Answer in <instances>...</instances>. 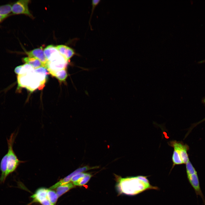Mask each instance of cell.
Segmentation results:
<instances>
[{
  "mask_svg": "<svg viewBox=\"0 0 205 205\" xmlns=\"http://www.w3.org/2000/svg\"><path fill=\"white\" fill-rule=\"evenodd\" d=\"M117 187L122 193L134 195L149 189L157 190L158 187L151 185L147 176H138L125 178L119 177Z\"/></svg>",
  "mask_w": 205,
  "mask_h": 205,
  "instance_id": "6da1fadb",
  "label": "cell"
},
{
  "mask_svg": "<svg viewBox=\"0 0 205 205\" xmlns=\"http://www.w3.org/2000/svg\"><path fill=\"white\" fill-rule=\"evenodd\" d=\"M168 143L174 148L172 156L173 167L176 165L186 164L189 161L187 153L189 147L187 145L176 140L171 141Z\"/></svg>",
  "mask_w": 205,
  "mask_h": 205,
  "instance_id": "7a4b0ae2",
  "label": "cell"
},
{
  "mask_svg": "<svg viewBox=\"0 0 205 205\" xmlns=\"http://www.w3.org/2000/svg\"><path fill=\"white\" fill-rule=\"evenodd\" d=\"M15 133H12L9 139L7 138L8 150L7 154V168L5 179L14 171L19 165L22 161L18 158L13 149V146L16 136Z\"/></svg>",
  "mask_w": 205,
  "mask_h": 205,
  "instance_id": "3957f363",
  "label": "cell"
},
{
  "mask_svg": "<svg viewBox=\"0 0 205 205\" xmlns=\"http://www.w3.org/2000/svg\"><path fill=\"white\" fill-rule=\"evenodd\" d=\"M68 62V61L61 55L54 60L48 61L46 68L51 74L57 71L66 69Z\"/></svg>",
  "mask_w": 205,
  "mask_h": 205,
  "instance_id": "277c9868",
  "label": "cell"
},
{
  "mask_svg": "<svg viewBox=\"0 0 205 205\" xmlns=\"http://www.w3.org/2000/svg\"><path fill=\"white\" fill-rule=\"evenodd\" d=\"M28 0H20L11 5V12L13 15L24 14L32 17L28 7Z\"/></svg>",
  "mask_w": 205,
  "mask_h": 205,
  "instance_id": "5b68a950",
  "label": "cell"
},
{
  "mask_svg": "<svg viewBox=\"0 0 205 205\" xmlns=\"http://www.w3.org/2000/svg\"><path fill=\"white\" fill-rule=\"evenodd\" d=\"M187 177L189 183L194 188L196 194L201 196L205 204V200L200 188L197 173L187 175Z\"/></svg>",
  "mask_w": 205,
  "mask_h": 205,
  "instance_id": "8992f818",
  "label": "cell"
},
{
  "mask_svg": "<svg viewBox=\"0 0 205 205\" xmlns=\"http://www.w3.org/2000/svg\"><path fill=\"white\" fill-rule=\"evenodd\" d=\"M28 57L34 58L39 60L46 67L48 60L46 58L42 48H37L26 52Z\"/></svg>",
  "mask_w": 205,
  "mask_h": 205,
  "instance_id": "52a82bcc",
  "label": "cell"
},
{
  "mask_svg": "<svg viewBox=\"0 0 205 205\" xmlns=\"http://www.w3.org/2000/svg\"><path fill=\"white\" fill-rule=\"evenodd\" d=\"M45 55L48 61L53 60L61 55L56 46L51 45L47 46L44 50Z\"/></svg>",
  "mask_w": 205,
  "mask_h": 205,
  "instance_id": "ba28073f",
  "label": "cell"
},
{
  "mask_svg": "<svg viewBox=\"0 0 205 205\" xmlns=\"http://www.w3.org/2000/svg\"><path fill=\"white\" fill-rule=\"evenodd\" d=\"M56 48L61 54L68 61L75 54L74 50L67 46L60 45Z\"/></svg>",
  "mask_w": 205,
  "mask_h": 205,
  "instance_id": "9c48e42d",
  "label": "cell"
},
{
  "mask_svg": "<svg viewBox=\"0 0 205 205\" xmlns=\"http://www.w3.org/2000/svg\"><path fill=\"white\" fill-rule=\"evenodd\" d=\"M48 190L43 188L38 189L35 194L31 196L33 199V201L40 203L47 198V195Z\"/></svg>",
  "mask_w": 205,
  "mask_h": 205,
  "instance_id": "30bf717a",
  "label": "cell"
},
{
  "mask_svg": "<svg viewBox=\"0 0 205 205\" xmlns=\"http://www.w3.org/2000/svg\"><path fill=\"white\" fill-rule=\"evenodd\" d=\"M84 170L83 168H81L77 169L63 179L60 181L51 186L50 188V189H54L60 185L68 183L71 180V178L73 176L77 174L82 172Z\"/></svg>",
  "mask_w": 205,
  "mask_h": 205,
  "instance_id": "8fae6325",
  "label": "cell"
},
{
  "mask_svg": "<svg viewBox=\"0 0 205 205\" xmlns=\"http://www.w3.org/2000/svg\"><path fill=\"white\" fill-rule=\"evenodd\" d=\"M22 60L25 63L31 65L34 69L41 67H44L43 63L39 60L34 58L25 57L23 58Z\"/></svg>",
  "mask_w": 205,
  "mask_h": 205,
  "instance_id": "7c38bea8",
  "label": "cell"
},
{
  "mask_svg": "<svg viewBox=\"0 0 205 205\" xmlns=\"http://www.w3.org/2000/svg\"><path fill=\"white\" fill-rule=\"evenodd\" d=\"M7 154L6 153L2 158L0 163V169L1 175L0 178V182H4L5 180V176L7 168Z\"/></svg>",
  "mask_w": 205,
  "mask_h": 205,
  "instance_id": "4fadbf2b",
  "label": "cell"
},
{
  "mask_svg": "<svg viewBox=\"0 0 205 205\" xmlns=\"http://www.w3.org/2000/svg\"><path fill=\"white\" fill-rule=\"evenodd\" d=\"M74 186L73 184L71 183H67L59 186L56 189L57 194L58 197L60 196Z\"/></svg>",
  "mask_w": 205,
  "mask_h": 205,
  "instance_id": "5bb4252c",
  "label": "cell"
},
{
  "mask_svg": "<svg viewBox=\"0 0 205 205\" xmlns=\"http://www.w3.org/2000/svg\"><path fill=\"white\" fill-rule=\"evenodd\" d=\"M51 74L56 77L60 81H65L68 76L66 69L57 71L52 73Z\"/></svg>",
  "mask_w": 205,
  "mask_h": 205,
  "instance_id": "9a60e30c",
  "label": "cell"
},
{
  "mask_svg": "<svg viewBox=\"0 0 205 205\" xmlns=\"http://www.w3.org/2000/svg\"><path fill=\"white\" fill-rule=\"evenodd\" d=\"M91 175L90 173H85L84 176L79 179L77 181L73 182V184L75 185L82 186L87 183L89 181Z\"/></svg>",
  "mask_w": 205,
  "mask_h": 205,
  "instance_id": "2e32d148",
  "label": "cell"
},
{
  "mask_svg": "<svg viewBox=\"0 0 205 205\" xmlns=\"http://www.w3.org/2000/svg\"><path fill=\"white\" fill-rule=\"evenodd\" d=\"M11 12V5L6 4L0 5V15H10Z\"/></svg>",
  "mask_w": 205,
  "mask_h": 205,
  "instance_id": "e0dca14e",
  "label": "cell"
},
{
  "mask_svg": "<svg viewBox=\"0 0 205 205\" xmlns=\"http://www.w3.org/2000/svg\"><path fill=\"white\" fill-rule=\"evenodd\" d=\"M47 197L49 201L54 204L56 202L58 197L55 191L50 190H48Z\"/></svg>",
  "mask_w": 205,
  "mask_h": 205,
  "instance_id": "ac0fdd59",
  "label": "cell"
},
{
  "mask_svg": "<svg viewBox=\"0 0 205 205\" xmlns=\"http://www.w3.org/2000/svg\"><path fill=\"white\" fill-rule=\"evenodd\" d=\"M186 164L187 175L197 173L195 168L190 161Z\"/></svg>",
  "mask_w": 205,
  "mask_h": 205,
  "instance_id": "d6986e66",
  "label": "cell"
},
{
  "mask_svg": "<svg viewBox=\"0 0 205 205\" xmlns=\"http://www.w3.org/2000/svg\"><path fill=\"white\" fill-rule=\"evenodd\" d=\"M85 174V173L82 172L77 174L72 177L71 181L73 183L75 182L80 179L83 177Z\"/></svg>",
  "mask_w": 205,
  "mask_h": 205,
  "instance_id": "ffe728a7",
  "label": "cell"
},
{
  "mask_svg": "<svg viewBox=\"0 0 205 205\" xmlns=\"http://www.w3.org/2000/svg\"><path fill=\"white\" fill-rule=\"evenodd\" d=\"M100 1L101 0H93L92 1V7L91 11V15L90 16H91L89 20V24L90 23V21L91 20V17L92 15L94 9L97 6L99 3Z\"/></svg>",
  "mask_w": 205,
  "mask_h": 205,
  "instance_id": "44dd1931",
  "label": "cell"
},
{
  "mask_svg": "<svg viewBox=\"0 0 205 205\" xmlns=\"http://www.w3.org/2000/svg\"><path fill=\"white\" fill-rule=\"evenodd\" d=\"M10 15H0V23Z\"/></svg>",
  "mask_w": 205,
  "mask_h": 205,
  "instance_id": "7402d4cb",
  "label": "cell"
},
{
  "mask_svg": "<svg viewBox=\"0 0 205 205\" xmlns=\"http://www.w3.org/2000/svg\"><path fill=\"white\" fill-rule=\"evenodd\" d=\"M205 121V118H204V119H203L202 120H201V121H200V122H198V123L194 125L193 126V127H194V126H196L198 124L201 123L202 122Z\"/></svg>",
  "mask_w": 205,
  "mask_h": 205,
  "instance_id": "603a6c76",
  "label": "cell"
},
{
  "mask_svg": "<svg viewBox=\"0 0 205 205\" xmlns=\"http://www.w3.org/2000/svg\"><path fill=\"white\" fill-rule=\"evenodd\" d=\"M203 102L205 104V98L203 100Z\"/></svg>",
  "mask_w": 205,
  "mask_h": 205,
  "instance_id": "cb8c5ba5",
  "label": "cell"
},
{
  "mask_svg": "<svg viewBox=\"0 0 205 205\" xmlns=\"http://www.w3.org/2000/svg\"><path fill=\"white\" fill-rule=\"evenodd\" d=\"M203 61V62H205V60H203V61H201V62H202Z\"/></svg>",
  "mask_w": 205,
  "mask_h": 205,
  "instance_id": "d4e9b609",
  "label": "cell"
}]
</instances>
